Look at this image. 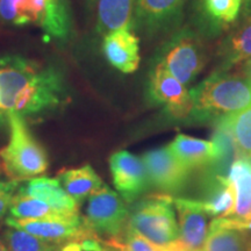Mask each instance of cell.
Wrapping results in <instances>:
<instances>
[{"label":"cell","mask_w":251,"mask_h":251,"mask_svg":"<svg viewBox=\"0 0 251 251\" xmlns=\"http://www.w3.org/2000/svg\"><path fill=\"white\" fill-rule=\"evenodd\" d=\"M136 0H98L97 31L105 36L114 30L134 27Z\"/></svg>","instance_id":"20"},{"label":"cell","mask_w":251,"mask_h":251,"mask_svg":"<svg viewBox=\"0 0 251 251\" xmlns=\"http://www.w3.org/2000/svg\"><path fill=\"white\" fill-rule=\"evenodd\" d=\"M211 225L216 226L220 228L226 229H238V230L249 231L251 234V213L246 218H233V219H224L219 218L213 220Z\"/></svg>","instance_id":"29"},{"label":"cell","mask_w":251,"mask_h":251,"mask_svg":"<svg viewBox=\"0 0 251 251\" xmlns=\"http://www.w3.org/2000/svg\"><path fill=\"white\" fill-rule=\"evenodd\" d=\"M202 208L209 216L234 215L236 191L228 177L203 175Z\"/></svg>","instance_id":"17"},{"label":"cell","mask_w":251,"mask_h":251,"mask_svg":"<svg viewBox=\"0 0 251 251\" xmlns=\"http://www.w3.org/2000/svg\"><path fill=\"white\" fill-rule=\"evenodd\" d=\"M102 51L109 64L124 74H133L139 68L140 39L130 28L114 30L103 36Z\"/></svg>","instance_id":"13"},{"label":"cell","mask_w":251,"mask_h":251,"mask_svg":"<svg viewBox=\"0 0 251 251\" xmlns=\"http://www.w3.org/2000/svg\"><path fill=\"white\" fill-rule=\"evenodd\" d=\"M129 219V211L122 201L120 196L111 190L107 185L97 191L89 198L86 225L96 234L119 236L125 230Z\"/></svg>","instance_id":"8"},{"label":"cell","mask_w":251,"mask_h":251,"mask_svg":"<svg viewBox=\"0 0 251 251\" xmlns=\"http://www.w3.org/2000/svg\"><path fill=\"white\" fill-rule=\"evenodd\" d=\"M2 120V112H1V109H0V121Z\"/></svg>","instance_id":"35"},{"label":"cell","mask_w":251,"mask_h":251,"mask_svg":"<svg viewBox=\"0 0 251 251\" xmlns=\"http://www.w3.org/2000/svg\"><path fill=\"white\" fill-rule=\"evenodd\" d=\"M193 108L188 120L215 122L251 107V81L242 75L215 72L190 91Z\"/></svg>","instance_id":"2"},{"label":"cell","mask_w":251,"mask_h":251,"mask_svg":"<svg viewBox=\"0 0 251 251\" xmlns=\"http://www.w3.org/2000/svg\"><path fill=\"white\" fill-rule=\"evenodd\" d=\"M251 18V0H242V11H241V20Z\"/></svg>","instance_id":"32"},{"label":"cell","mask_w":251,"mask_h":251,"mask_svg":"<svg viewBox=\"0 0 251 251\" xmlns=\"http://www.w3.org/2000/svg\"><path fill=\"white\" fill-rule=\"evenodd\" d=\"M90 1H92V2H94V1H97V0H90Z\"/></svg>","instance_id":"36"},{"label":"cell","mask_w":251,"mask_h":251,"mask_svg":"<svg viewBox=\"0 0 251 251\" xmlns=\"http://www.w3.org/2000/svg\"><path fill=\"white\" fill-rule=\"evenodd\" d=\"M203 251H251V234L209 225Z\"/></svg>","instance_id":"24"},{"label":"cell","mask_w":251,"mask_h":251,"mask_svg":"<svg viewBox=\"0 0 251 251\" xmlns=\"http://www.w3.org/2000/svg\"><path fill=\"white\" fill-rule=\"evenodd\" d=\"M147 98L152 105L164 107L175 120H188L193 108L190 91L177 78L159 65H151L147 83Z\"/></svg>","instance_id":"7"},{"label":"cell","mask_w":251,"mask_h":251,"mask_svg":"<svg viewBox=\"0 0 251 251\" xmlns=\"http://www.w3.org/2000/svg\"><path fill=\"white\" fill-rule=\"evenodd\" d=\"M227 177L236 191L234 215L236 218H246L251 213V158H237L230 166Z\"/></svg>","instance_id":"23"},{"label":"cell","mask_w":251,"mask_h":251,"mask_svg":"<svg viewBox=\"0 0 251 251\" xmlns=\"http://www.w3.org/2000/svg\"><path fill=\"white\" fill-rule=\"evenodd\" d=\"M67 99L62 74L51 65L8 56L0 58V109L31 115L58 107Z\"/></svg>","instance_id":"1"},{"label":"cell","mask_w":251,"mask_h":251,"mask_svg":"<svg viewBox=\"0 0 251 251\" xmlns=\"http://www.w3.org/2000/svg\"><path fill=\"white\" fill-rule=\"evenodd\" d=\"M194 29L203 39H215L240 21L242 0H194Z\"/></svg>","instance_id":"9"},{"label":"cell","mask_w":251,"mask_h":251,"mask_svg":"<svg viewBox=\"0 0 251 251\" xmlns=\"http://www.w3.org/2000/svg\"><path fill=\"white\" fill-rule=\"evenodd\" d=\"M0 251H8L7 247H6L4 240L1 237H0Z\"/></svg>","instance_id":"34"},{"label":"cell","mask_w":251,"mask_h":251,"mask_svg":"<svg viewBox=\"0 0 251 251\" xmlns=\"http://www.w3.org/2000/svg\"><path fill=\"white\" fill-rule=\"evenodd\" d=\"M150 184L164 192H178L186 185L191 171L176 158L169 147L147 151L141 157Z\"/></svg>","instance_id":"12"},{"label":"cell","mask_w":251,"mask_h":251,"mask_svg":"<svg viewBox=\"0 0 251 251\" xmlns=\"http://www.w3.org/2000/svg\"><path fill=\"white\" fill-rule=\"evenodd\" d=\"M109 168L113 184L126 202H134L151 185L142 158L126 150L113 153Z\"/></svg>","instance_id":"11"},{"label":"cell","mask_w":251,"mask_h":251,"mask_svg":"<svg viewBox=\"0 0 251 251\" xmlns=\"http://www.w3.org/2000/svg\"><path fill=\"white\" fill-rule=\"evenodd\" d=\"M2 240L8 251H61L62 249V246L11 227L4 230Z\"/></svg>","instance_id":"27"},{"label":"cell","mask_w":251,"mask_h":251,"mask_svg":"<svg viewBox=\"0 0 251 251\" xmlns=\"http://www.w3.org/2000/svg\"><path fill=\"white\" fill-rule=\"evenodd\" d=\"M208 63V51L203 37L190 26L172 31L157 50L151 65H159L185 86L201 74Z\"/></svg>","instance_id":"3"},{"label":"cell","mask_w":251,"mask_h":251,"mask_svg":"<svg viewBox=\"0 0 251 251\" xmlns=\"http://www.w3.org/2000/svg\"><path fill=\"white\" fill-rule=\"evenodd\" d=\"M187 0H136L134 27L147 35L175 31L180 26Z\"/></svg>","instance_id":"10"},{"label":"cell","mask_w":251,"mask_h":251,"mask_svg":"<svg viewBox=\"0 0 251 251\" xmlns=\"http://www.w3.org/2000/svg\"><path fill=\"white\" fill-rule=\"evenodd\" d=\"M58 180L65 192L78 203L83 202L103 186L102 180L91 165L63 171Z\"/></svg>","instance_id":"21"},{"label":"cell","mask_w":251,"mask_h":251,"mask_svg":"<svg viewBox=\"0 0 251 251\" xmlns=\"http://www.w3.org/2000/svg\"><path fill=\"white\" fill-rule=\"evenodd\" d=\"M215 72H227L251 59V18L241 20L219 43Z\"/></svg>","instance_id":"15"},{"label":"cell","mask_w":251,"mask_h":251,"mask_svg":"<svg viewBox=\"0 0 251 251\" xmlns=\"http://www.w3.org/2000/svg\"><path fill=\"white\" fill-rule=\"evenodd\" d=\"M18 186L17 181L11 183H0V219L4 216L11 206L14 197V191Z\"/></svg>","instance_id":"30"},{"label":"cell","mask_w":251,"mask_h":251,"mask_svg":"<svg viewBox=\"0 0 251 251\" xmlns=\"http://www.w3.org/2000/svg\"><path fill=\"white\" fill-rule=\"evenodd\" d=\"M242 76H244L248 80L251 81V64H250V63H247L246 62V64L243 65V74H242Z\"/></svg>","instance_id":"33"},{"label":"cell","mask_w":251,"mask_h":251,"mask_svg":"<svg viewBox=\"0 0 251 251\" xmlns=\"http://www.w3.org/2000/svg\"><path fill=\"white\" fill-rule=\"evenodd\" d=\"M171 196L156 194L136 203L129 213L127 226L157 246H168L180 238Z\"/></svg>","instance_id":"5"},{"label":"cell","mask_w":251,"mask_h":251,"mask_svg":"<svg viewBox=\"0 0 251 251\" xmlns=\"http://www.w3.org/2000/svg\"><path fill=\"white\" fill-rule=\"evenodd\" d=\"M214 124L215 131L212 141L215 144V156L211 164L203 170L206 176L227 177L230 166L241 156L226 117L219 119Z\"/></svg>","instance_id":"19"},{"label":"cell","mask_w":251,"mask_h":251,"mask_svg":"<svg viewBox=\"0 0 251 251\" xmlns=\"http://www.w3.org/2000/svg\"><path fill=\"white\" fill-rule=\"evenodd\" d=\"M9 126V141L0 150L6 174L14 181L42 175L49 162L46 150L34 139L24 115L18 112L6 113Z\"/></svg>","instance_id":"4"},{"label":"cell","mask_w":251,"mask_h":251,"mask_svg":"<svg viewBox=\"0 0 251 251\" xmlns=\"http://www.w3.org/2000/svg\"><path fill=\"white\" fill-rule=\"evenodd\" d=\"M47 15L43 30L57 40L68 39L71 33V17L68 0H46Z\"/></svg>","instance_id":"26"},{"label":"cell","mask_w":251,"mask_h":251,"mask_svg":"<svg viewBox=\"0 0 251 251\" xmlns=\"http://www.w3.org/2000/svg\"><path fill=\"white\" fill-rule=\"evenodd\" d=\"M19 193L42 200L64 214H79V203L65 192L58 179L47 177L31 178L20 187Z\"/></svg>","instance_id":"16"},{"label":"cell","mask_w":251,"mask_h":251,"mask_svg":"<svg viewBox=\"0 0 251 251\" xmlns=\"http://www.w3.org/2000/svg\"><path fill=\"white\" fill-rule=\"evenodd\" d=\"M241 157L251 158V107L226 115Z\"/></svg>","instance_id":"28"},{"label":"cell","mask_w":251,"mask_h":251,"mask_svg":"<svg viewBox=\"0 0 251 251\" xmlns=\"http://www.w3.org/2000/svg\"><path fill=\"white\" fill-rule=\"evenodd\" d=\"M156 251H198V250L191 249L190 247H187L186 244H185L179 238V240L175 241V242L168 244V246H157Z\"/></svg>","instance_id":"31"},{"label":"cell","mask_w":251,"mask_h":251,"mask_svg":"<svg viewBox=\"0 0 251 251\" xmlns=\"http://www.w3.org/2000/svg\"><path fill=\"white\" fill-rule=\"evenodd\" d=\"M179 218L180 240L191 249L203 251L207 238V219L200 200L171 198Z\"/></svg>","instance_id":"14"},{"label":"cell","mask_w":251,"mask_h":251,"mask_svg":"<svg viewBox=\"0 0 251 251\" xmlns=\"http://www.w3.org/2000/svg\"><path fill=\"white\" fill-rule=\"evenodd\" d=\"M47 15L46 0H0V17L14 25L39 24Z\"/></svg>","instance_id":"22"},{"label":"cell","mask_w":251,"mask_h":251,"mask_svg":"<svg viewBox=\"0 0 251 251\" xmlns=\"http://www.w3.org/2000/svg\"><path fill=\"white\" fill-rule=\"evenodd\" d=\"M169 149L185 168L192 171L206 169L215 156V144L213 141H205L179 134L169 144Z\"/></svg>","instance_id":"18"},{"label":"cell","mask_w":251,"mask_h":251,"mask_svg":"<svg viewBox=\"0 0 251 251\" xmlns=\"http://www.w3.org/2000/svg\"><path fill=\"white\" fill-rule=\"evenodd\" d=\"M5 224L7 227L27 231L58 246L81 244L86 238L97 235L80 215L64 219H15L11 216L6 219Z\"/></svg>","instance_id":"6"},{"label":"cell","mask_w":251,"mask_h":251,"mask_svg":"<svg viewBox=\"0 0 251 251\" xmlns=\"http://www.w3.org/2000/svg\"><path fill=\"white\" fill-rule=\"evenodd\" d=\"M8 211L15 219H64L79 215L64 214L42 200L20 193L13 197Z\"/></svg>","instance_id":"25"}]
</instances>
